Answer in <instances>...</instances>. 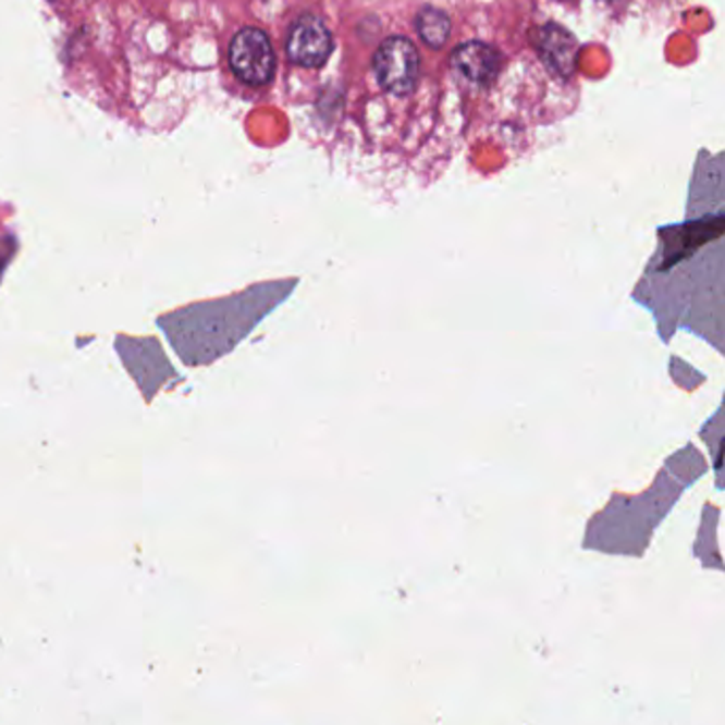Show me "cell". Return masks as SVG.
Segmentation results:
<instances>
[{
  "label": "cell",
  "instance_id": "cell-8",
  "mask_svg": "<svg viewBox=\"0 0 725 725\" xmlns=\"http://www.w3.org/2000/svg\"><path fill=\"white\" fill-rule=\"evenodd\" d=\"M417 33L426 46L441 49L452 35V20L437 7H423L417 15Z\"/></svg>",
  "mask_w": 725,
  "mask_h": 725
},
{
  "label": "cell",
  "instance_id": "cell-7",
  "mask_svg": "<svg viewBox=\"0 0 725 725\" xmlns=\"http://www.w3.org/2000/svg\"><path fill=\"white\" fill-rule=\"evenodd\" d=\"M541 51L543 60L551 66V71L568 77L575 71L577 60V41L560 26H546L541 37Z\"/></svg>",
  "mask_w": 725,
  "mask_h": 725
},
{
  "label": "cell",
  "instance_id": "cell-2",
  "mask_svg": "<svg viewBox=\"0 0 725 725\" xmlns=\"http://www.w3.org/2000/svg\"><path fill=\"white\" fill-rule=\"evenodd\" d=\"M372 69L383 90L407 96L419 84V51L408 37H390L377 49Z\"/></svg>",
  "mask_w": 725,
  "mask_h": 725
},
{
  "label": "cell",
  "instance_id": "cell-3",
  "mask_svg": "<svg viewBox=\"0 0 725 725\" xmlns=\"http://www.w3.org/2000/svg\"><path fill=\"white\" fill-rule=\"evenodd\" d=\"M230 66L234 75L247 86H267L271 84L277 66L271 39L260 28H243L234 35L230 44Z\"/></svg>",
  "mask_w": 725,
  "mask_h": 725
},
{
  "label": "cell",
  "instance_id": "cell-1",
  "mask_svg": "<svg viewBox=\"0 0 725 725\" xmlns=\"http://www.w3.org/2000/svg\"><path fill=\"white\" fill-rule=\"evenodd\" d=\"M279 300L254 292L220 303H202L160 319V328L189 366L213 362L241 343Z\"/></svg>",
  "mask_w": 725,
  "mask_h": 725
},
{
  "label": "cell",
  "instance_id": "cell-5",
  "mask_svg": "<svg viewBox=\"0 0 725 725\" xmlns=\"http://www.w3.org/2000/svg\"><path fill=\"white\" fill-rule=\"evenodd\" d=\"M118 347H120V356L124 358L128 370L133 372V377L136 379V383L145 392L147 401L151 398V390H158L164 381H169L173 377L171 372L158 370V368H171L158 343H153V347L149 352V360H145L143 341L118 339Z\"/></svg>",
  "mask_w": 725,
  "mask_h": 725
},
{
  "label": "cell",
  "instance_id": "cell-4",
  "mask_svg": "<svg viewBox=\"0 0 725 725\" xmlns=\"http://www.w3.org/2000/svg\"><path fill=\"white\" fill-rule=\"evenodd\" d=\"M285 49L294 64L303 69H319L332 53V35L316 15H303L294 22Z\"/></svg>",
  "mask_w": 725,
  "mask_h": 725
},
{
  "label": "cell",
  "instance_id": "cell-6",
  "mask_svg": "<svg viewBox=\"0 0 725 725\" xmlns=\"http://www.w3.org/2000/svg\"><path fill=\"white\" fill-rule=\"evenodd\" d=\"M452 64L457 75L464 79L488 86L500 71V53L492 46L481 41H466L457 47L452 56Z\"/></svg>",
  "mask_w": 725,
  "mask_h": 725
}]
</instances>
